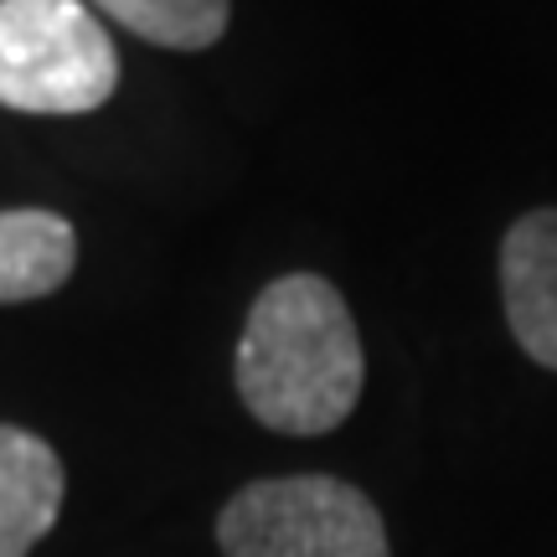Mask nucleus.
<instances>
[{
	"label": "nucleus",
	"mask_w": 557,
	"mask_h": 557,
	"mask_svg": "<svg viewBox=\"0 0 557 557\" xmlns=\"http://www.w3.org/2000/svg\"><path fill=\"white\" fill-rule=\"evenodd\" d=\"M238 398L263 429L289 438H315L341 429L361 403L367 357L357 320L331 278H274L238 336Z\"/></svg>",
	"instance_id": "1"
},
{
	"label": "nucleus",
	"mask_w": 557,
	"mask_h": 557,
	"mask_svg": "<svg viewBox=\"0 0 557 557\" xmlns=\"http://www.w3.org/2000/svg\"><path fill=\"white\" fill-rule=\"evenodd\" d=\"M500 305L521 351L557 372V207H537L500 238Z\"/></svg>",
	"instance_id": "4"
},
{
	"label": "nucleus",
	"mask_w": 557,
	"mask_h": 557,
	"mask_svg": "<svg viewBox=\"0 0 557 557\" xmlns=\"http://www.w3.org/2000/svg\"><path fill=\"white\" fill-rule=\"evenodd\" d=\"M67 475L58 449L21 423H0V557H32L58 527Z\"/></svg>",
	"instance_id": "5"
},
{
	"label": "nucleus",
	"mask_w": 557,
	"mask_h": 557,
	"mask_svg": "<svg viewBox=\"0 0 557 557\" xmlns=\"http://www.w3.org/2000/svg\"><path fill=\"white\" fill-rule=\"evenodd\" d=\"M222 557H393L382 511L336 475L253 480L222 506Z\"/></svg>",
	"instance_id": "3"
},
{
	"label": "nucleus",
	"mask_w": 557,
	"mask_h": 557,
	"mask_svg": "<svg viewBox=\"0 0 557 557\" xmlns=\"http://www.w3.org/2000/svg\"><path fill=\"white\" fill-rule=\"evenodd\" d=\"M120 88V52L83 0H0V103L16 114H94Z\"/></svg>",
	"instance_id": "2"
},
{
	"label": "nucleus",
	"mask_w": 557,
	"mask_h": 557,
	"mask_svg": "<svg viewBox=\"0 0 557 557\" xmlns=\"http://www.w3.org/2000/svg\"><path fill=\"white\" fill-rule=\"evenodd\" d=\"M78 269V227L47 207L0 212V305L58 295Z\"/></svg>",
	"instance_id": "6"
},
{
	"label": "nucleus",
	"mask_w": 557,
	"mask_h": 557,
	"mask_svg": "<svg viewBox=\"0 0 557 557\" xmlns=\"http://www.w3.org/2000/svg\"><path fill=\"white\" fill-rule=\"evenodd\" d=\"M88 5H99L139 41L171 52H207L233 21L227 0H88Z\"/></svg>",
	"instance_id": "7"
}]
</instances>
